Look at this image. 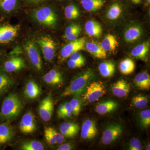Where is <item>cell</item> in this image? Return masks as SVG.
Returning a JSON list of instances; mask_svg holds the SVG:
<instances>
[{
	"mask_svg": "<svg viewBox=\"0 0 150 150\" xmlns=\"http://www.w3.org/2000/svg\"><path fill=\"white\" fill-rule=\"evenodd\" d=\"M22 108L20 98L16 94H9L3 101L0 115L3 119L12 120L19 115Z\"/></svg>",
	"mask_w": 150,
	"mask_h": 150,
	"instance_id": "obj_1",
	"label": "cell"
},
{
	"mask_svg": "<svg viewBox=\"0 0 150 150\" xmlns=\"http://www.w3.org/2000/svg\"><path fill=\"white\" fill-rule=\"evenodd\" d=\"M95 77V74L90 69L85 70L77 76L66 88L61 97H67L76 94L81 91Z\"/></svg>",
	"mask_w": 150,
	"mask_h": 150,
	"instance_id": "obj_2",
	"label": "cell"
},
{
	"mask_svg": "<svg viewBox=\"0 0 150 150\" xmlns=\"http://www.w3.org/2000/svg\"><path fill=\"white\" fill-rule=\"evenodd\" d=\"M38 23L48 27H54L57 22V16L54 10L48 6L37 9L33 14Z\"/></svg>",
	"mask_w": 150,
	"mask_h": 150,
	"instance_id": "obj_3",
	"label": "cell"
},
{
	"mask_svg": "<svg viewBox=\"0 0 150 150\" xmlns=\"http://www.w3.org/2000/svg\"><path fill=\"white\" fill-rule=\"evenodd\" d=\"M106 93V89L101 81L93 82L87 86L85 93L83 94L84 101L87 103L98 100Z\"/></svg>",
	"mask_w": 150,
	"mask_h": 150,
	"instance_id": "obj_4",
	"label": "cell"
},
{
	"mask_svg": "<svg viewBox=\"0 0 150 150\" xmlns=\"http://www.w3.org/2000/svg\"><path fill=\"white\" fill-rule=\"evenodd\" d=\"M24 49L30 62L37 71L43 68V62L40 51L36 43L32 40L27 41L24 45Z\"/></svg>",
	"mask_w": 150,
	"mask_h": 150,
	"instance_id": "obj_5",
	"label": "cell"
},
{
	"mask_svg": "<svg viewBox=\"0 0 150 150\" xmlns=\"http://www.w3.org/2000/svg\"><path fill=\"white\" fill-rule=\"evenodd\" d=\"M37 43L45 60L48 62L52 61L56 52V44L54 40L49 36H43L38 39Z\"/></svg>",
	"mask_w": 150,
	"mask_h": 150,
	"instance_id": "obj_6",
	"label": "cell"
},
{
	"mask_svg": "<svg viewBox=\"0 0 150 150\" xmlns=\"http://www.w3.org/2000/svg\"><path fill=\"white\" fill-rule=\"evenodd\" d=\"M86 39L82 37L72 40L64 46L60 52V60L64 61L69 57L71 54L86 49Z\"/></svg>",
	"mask_w": 150,
	"mask_h": 150,
	"instance_id": "obj_7",
	"label": "cell"
},
{
	"mask_svg": "<svg viewBox=\"0 0 150 150\" xmlns=\"http://www.w3.org/2000/svg\"><path fill=\"white\" fill-rule=\"evenodd\" d=\"M123 128L118 124H111L103 132L102 137L103 144H109L118 139L122 134Z\"/></svg>",
	"mask_w": 150,
	"mask_h": 150,
	"instance_id": "obj_8",
	"label": "cell"
},
{
	"mask_svg": "<svg viewBox=\"0 0 150 150\" xmlns=\"http://www.w3.org/2000/svg\"><path fill=\"white\" fill-rule=\"evenodd\" d=\"M54 108V101L51 96H48L42 100L38 107V113L43 121H50L53 115Z\"/></svg>",
	"mask_w": 150,
	"mask_h": 150,
	"instance_id": "obj_9",
	"label": "cell"
},
{
	"mask_svg": "<svg viewBox=\"0 0 150 150\" xmlns=\"http://www.w3.org/2000/svg\"><path fill=\"white\" fill-rule=\"evenodd\" d=\"M20 28L18 25L0 26V44H5L13 40L18 35Z\"/></svg>",
	"mask_w": 150,
	"mask_h": 150,
	"instance_id": "obj_10",
	"label": "cell"
},
{
	"mask_svg": "<svg viewBox=\"0 0 150 150\" xmlns=\"http://www.w3.org/2000/svg\"><path fill=\"white\" fill-rule=\"evenodd\" d=\"M19 129L25 134H32L36 129L35 117L31 111L26 112L23 116L19 123Z\"/></svg>",
	"mask_w": 150,
	"mask_h": 150,
	"instance_id": "obj_11",
	"label": "cell"
},
{
	"mask_svg": "<svg viewBox=\"0 0 150 150\" xmlns=\"http://www.w3.org/2000/svg\"><path fill=\"white\" fill-rule=\"evenodd\" d=\"M98 133L96 124L94 121L87 119L82 126L81 136L84 139H91L96 136Z\"/></svg>",
	"mask_w": 150,
	"mask_h": 150,
	"instance_id": "obj_12",
	"label": "cell"
},
{
	"mask_svg": "<svg viewBox=\"0 0 150 150\" xmlns=\"http://www.w3.org/2000/svg\"><path fill=\"white\" fill-rule=\"evenodd\" d=\"M25 66L24 60L21 57H13L5 62L4 69L7 72L17 71L22 69Z\"/></svg>",
	"mask_w": 150,
	"mask_h": 150,
	"instance_id": "obj_13",
	"label": "cell"
},
{
	"mask_svg": "<svg viewBox=\"0 0 150 150\" xmlns=\"http://www.w3.org/2000/svg\"><path fill=\"white\" fill-rule=\"evenodd\" d=\"M111 90L115 96L123 97L130 92V86L125 80L121 79L112 85Z\"/></svg>",
	"mask_w": 150,
	"mask_h": 150,
	"instance_id": "obj_14",
	"label": "cell"
},
{
	"mask_svg": "<svg viewBox=\"0 0 150 150\" xmlns=\"http://www.w3.org/2000/svg\"><path fill=\"white\" fill-rule=\"evenodd\" d=\"M86 49L95 58L98 59H104L106 58V52L101 45L96 42H86Z\"/></svg>",
	"mask_w": 150,
	"mask_h": 150,
	"instance_id": "obj_15",
	"label": "cell"
},
{
	"mask_svg": "<svg viewBox=\"0 0 150 150\" xmlns=\"http://www.w3.org/2000/svg\"><path fill=\"white\" fill-rule=\"evenodd\" d=\"M41 92L40 87L34 81H30L25 85L24 93L25 96L28 99H35L37 98Z\"/></svg>",
	"mask_w": 150,
	"mask_h": 150,
	"instance_id": "obj_16",
	"label": "cell"
},
{
	"mask_svg": "<svg viewBox=\"0 0 150 150\" xmlns=\"http://www.w3.org/2000/svg\"><path fill=\"white\" fill-rule=\"evenodd\" d=\"M80 127L78 124L74 123L64 122L60 126L61 134L67 138H73L77 134Z\"/></svg>",
	"mask_w": 150,
	"mask_h": 150,
	"instance_id": "obj_17",
	"label": "cell"
},
{
	"mask_svg": "<svg viewBox=\"0 0 150 150\" xmlns=\"http://www.w3.org/2000/svg\"><path fill=\"white\" fill-rule=\"evenodd\" d=\"M43 79L46 83L50 85H58L62 83L64 81L61 73L54 69L46 73L43 76Z\"/></svg>",
	"mask_w": 150,
	"mask_h": 150,
	"instance_id": "obj_18",
	"label": "cell"
},
{
	"mask_svg": "<svg viewBox=\"0 0 150 150\" xmlns=\"http://www.w3.org/2000/svg\"><path fill=\"white\" fill-rule=\"evenodd\" d=\"M149 48V42H144L133 48L131 51V55L137 59L146 61Z\"/></svg>",
	"mask_w": 150,
	"mask_h": 150,
	"instance_id": "obj_19",
	"label": "cell"
},
{
	"mask_svg": "<svg viewBox=\"0 0 150 150\" xmlns=\"http://www.w3.org/2000/svg\"><path fill=\"white\" fill-rule=\"evenodd\" d=\"M84 28L86 33L89 36L97 38L101 36L103 32L102 26L97 21H89L86 23Z\"/></svg>",
	"mask_w": 150,
	"mask_h": 150,
	"instance_id": "obj_20",
	"label": "cell"
},
{
	"mask_svg": "<svg viewBox=\"0 0 150 150\" xmlns=\"http://www.w3.org/2000/svg\"><path fill=\"white\" fill-rule=\"evenodd\" d=\"M84 9L88 12H95L102 8L106 4V0H80Z\"/></svg>",
	"mask_w": 150,
	"mask_h": 150,
	"instance_id": "obj_21",
	"label": "cell"
},
{
	"mask_svg": "<svg viewBox=\"0 0 150 150\" xmlns=\"http://www.w3.org/2000/svg\"><path fill=\"white\" fill-rule=\"evenodd\" d=\"M142 28L138 25H133L126 30L124 33L125 41L128 43H132L139 39L142 35Z\"/></svg>",
	"mask_w": 150,
	"mask_h": 150,
	"instance_id": "obj_22",
	"label": "cell"
},
{
	"mask_svg": "<svg viewBox=\"0 0 150 150\" xmlns=\"http://www.w3.org/2000/svg\"><path fill=\"white\" fill-rule=\"evenodd\" d=\"M134 83L140 89L149 90L150 88V75L146 72L139 73L134 78Z\"/></svg>",
	"mask_w": 150,
	"mask_h": 150,
	"instance_id": "obj_23",
	"label": "cell"
},
{
	"mask_svg": "<svg viewBox=\"0 0 150 150\" xmlns=\"http://www.w3.org/2000/svg\"><path fill=\"white\" fill-rule=\"evenodd\" d=\"M123 7L121 3L116 1L110 4L106 12V17L110 20L118 19L123 12Z\"/></svg>",
	"mask_w": 150,
	"mask_h": 150,
	"instance_id": "obj_24",
	"label": "cell"
},
{
	"mask_svg": "<svg viewBox=\"0 0 150 150\" xmlns=\"http://www.w3.org/2000/svg\"><path fill=\"white\" fill-rule=\"evenodd\" d=\"M13 136V131L8 123L0 124V144L9 142Z\"/></svg>",
	"mask_w": 150,
	"mask_h": 150,
	"instance_id": "obj_25",
	"label": "cell"
},
{
	"mask_svg": "<svg viewBox=\"0 0 150 150\" xmlns=\"http://www.w3.org/2000/svg\"><path fill=\"white\" fill-rule=\"evenodd\" d=\"M101 46L105 51H113L119 46V43L114 35L108 34L105 37Z\"/></svg>",
	"mask_w": 150,
	"mask_h": 150,
	"instance_id": "obj_26",
	"label": "cell"
},
{
	"mask_svg": "<svg viewBox=\"0 0 150 150\" xmlns=\"http://www.w3.org/2000/svg\"><path fill=\"white\" fill-rule=\"evenodd\" d=\"M118 104L113 100H107L97 105L96 110L100 114H105L113 111L117 108Z\"/></svg>",
	"mask_w": 150,
	"mask_h": 150,
	"instance_id": "obj_27",
	"label": "cell"
},
{
	"mask_svg": "<svg viewBox=\"0 0 150 150\" xmlns=\"http://www.w3.org/2000/svg\"><path fill=\"white\" fill-rule=\"evenodd\" d=\"M98 69L103 76L106 78L110 77L114 74L115 72V64L110 61L102 62L99 65Z\"/></svg>",
	"mask_w": 150,
	"mask_h": 150,
	"instance_id": "obj_28",
	"label": "cell"
},
{
	"mask_svg": "<svg viewBox=\"0 0 150 150\" xmlns=\"http://www.w3.org/2000/svg\"><path fill=\"white\" fill-rule=\"evenodd\" d=\"M135 64L132 59L127 58L120 63L119 69L121 74L123 75L130 74L134 71L135 69Z\"/></svg>",
	"mask_w": 150,
	"mask_h": 150,
	"instance_id": "obj_29",
	"label": "cell"
},
{
	"mask_svg": "<svg viewBox=\"0 0 150 150\" xmlns=\"http://www.w3.org/2000/svg\"><path fill=\"white\" fill-rule=\"evenodd\" d=\"M20 149L22 150H43L45 149L41 142L36 140H30L23 142L20 146Z\"/></svg>",
	"mask_w": 150,
	"mask_h": 150,
	"instance_id": "obj_30",
	"label": "cell"
},
{
	"mask_svg": "<svg viewBox=\"0 0 150 150\" xmlns=\"http://www.w3.org/2000/svg\"><path fill=\"white\" fill-rule=\"evenodd\" d=\"M80 13L79 8L75 4H70L65 8V16L68 19H76L79 17Z\"/></svg>",
	"mask_w": 150,
	"mask_h": 150,
	"instance_id": "obj_31",
	"label": "cell"
},
{
	"mask_svg": "<svg viewBox=\"0 0 150 150\" xmlns=\"http://www.w3.org/2000/svg\"><path fill=\"white\" fill-rule=\"evenodd\" d=\"M13 84V81L9 76L0 74V93L7 91Z\"/></svg>",
	"mask_w": 150,
	"mask_h": 150,
	"instance_id": "obj_32",
	"label": "cell"
},
{
	"mask_svg": "<svg viewBox=\"0 0 150 150\" xmlns=\"http://www.w3.org/2000/svg\"><path fill=\"white\" fill-rule=\"evenodd\" d=\"M17 0H0V8L7 13L11 12L16 8Z\"/></svg>",
	"mask_w": 150,
	"mask_h": 150,
	"instance_id": "obj_33",
	"label": "cell"
},
{
	"mask_svg": "<svg viewBox=\"0 0 150 150\" xmlns=\"http://www.w3.org/2000/svg\"><path fill=\"white\" fill-rule=\"evenodd\" d=\"M132 103L137 108L143 109L147 105L148 100L146 97L143 96L138 95L133 98Z\"/></svg>",
	"mask_w": 150,
	"mask_h": 150,
	"instance_id": "obj_34",
	"label": "cell"
},
{
	"mask_svg": "<svg viewBox=\"0 0 150 150\" xmlns=\"http://www.w3.org/2000/svg\"><path fill=\"white\" fill-rule=\"evenodd\" d=\"M140 123L144 128H147L150 125V109L142 110L140 113Z\"/></svg>",
	"mask_w": 150,
	"mask_h": 150,
	"instance_id": "obj_35",
	"label": "cell"
},
{
	"mask_svg": "<svg viewBox=\"0 0 150 150\" xmlns=\"http://www.w3.org/2000/svg\"><path fill=\"white\" fill-rule=\"evenodd\" d=\"M64 108L63 110L60 112H57V115L60 118H70L73 114L69 102L65 103H64Z\"/></svg>",
	"mask_w": 150,
	"mask_h": 150,
	"instance_id": "obj_36",
	"label": "cell"
},
{
	"mask_svg": "<svg viewBox=\"0 0 150 150\" xmlns=\"http://www.w3.org/2000/svg\"><path fill=\"white\" fill-rule=\"evenodd\" d=\"M73 115L77 116L79 114L81 110V103L79 99L74 98L69 102Z\"/></svg>",
	"mask_w": 150,
	"mask_h": 150,
	"instance_id": "obj_37",
	"label": "cell"
},
{
	"mask_svg": "<svg viewBox=\"0 0 150 150\" xmlns=\"http://www.w3.org/2000/svg\"><path fill=\"white\" fill-rule=\"evenodd\" d=\"M51 130L53 138L56 142V144H61L64 142V137L62 134L59 133L54 128L51 127Z\"/></svg>",
	"mask_w": 150,
	"mask_h": 150,
	"instance_id": "obj_38",
	"label": "cell"
},
{
	"mask_svg": "<svg viewBox=\"0 0 150 150\" xmlns=\"http://www.w3.org/2000/svg\"><path fill=\"white\" fill-rule=\"evenodd\" d=\"M142 144L139 140L136 138H133L131 139L129 144V150H140L142 149Z\"/></svg>",
	"mask_w": 150,
	"mask_h": 150,
	"instance_id": "obj_39",
	"label": "cell"
},
{
	"mask_svg": "<svg viewBox=\"0 0 150 150\" xmlns=\"http://www.w3.org/2000/svg\"><path fill=\"white\" fill-rule=\"evenodd\" d=\"M70 59L74 60L75 62L79 63L83 66H84L85 64V59L83 56L81 54V53L79 52H76L71 54L69 56Z\"/></svg>",
	"mask_w": 150,
	"mask_h": 150,
	"instance_id": "obj_40",
	"label": "cell"
},
{
	"mask_svg": "<svg viewBox=\"0 0 150 150\" xmlns=\"http://www.w3.org/2000/svg\"><path fill=\"white\" fill-rule=\"evenodd\" d=\"M44 136L46 141L49 144H56V142L53 138L51 130V127H46L44 129Z\"/></svg>",
	"mask_w": 150,
	"mask_h": 150,
	"instance_id": "obj_41",
	"label": "cell"
},
{
	"mask_svg": "<svg viewBox=\"0 0 150 150\" xmlns=\"http://www.w3.org/2000/svg\"><path fill=\"white\" fill-rule=\"evenodd\" d=\"M81 31L80 25H79L71 24L69 25L65 30L64 35H68L76 31Z\"/></svg>",
	"mask_w": 150,
	"mask_h": 150,
	"instance_id": "obj_42",
	"label": "cell"
},
{
	"mask_svg": "<svg viewBox=\"0 0 150 150\" xmlns=\"http://www.w3.org/2000/svg\"><path fill=\"white\" fill-rule=\"evenodd\" d=\"M81 32V31H76V32L72 33L68 35H64V38L67 40L72 41L77 38L78 36L80 34Z\"/></svg>",
	"mask_w": 150,
	"mask_h": 150,
	"instance_id": "obj_43",
	"label": "cell"
},
{
	"mask_svg": "<svg viewBox=\"0 0 150 150\" xmlns=\"http://www.w3.org/2000/svg\"><path fill=\"white\" fill-rule=\"evenodd\" d=\"M74 148V145L71 143L62 144L57 148L58 150H71Z\"/></svg>",
	"mask_w": 150,
	"mask_h": 150,
	"instance_id": "obj_44",
	"label": "cell"
},
{
	"mask_svg": "<svg viewBox=\"0 0 150 150\" xmlns=\"http://www.w3.org/2000/svg\"><path fill=\"white\" fill-rule=\"evenodd\" d=\"M67 65H68V67L69 68H71V69H77V68H80L81 67H83V65L79 63H78V62H75L74 60H71L70 59L69 60L67 63Z\"/></svg>",
	"mask_w": 150,
	"mask_h": 150,
	"instance_id": "obj_45",
	"label": "cell"
},
{
	"mask_svg": "<svg viewBox=\"0 0 150 150\" xmlns=\"http://www.w3.org/2000/svg\"><path fill=\"white\" fill-rule=\"evenodd\" d=\"M45 0H26L27 3L29 4H38L44 1Z\"/></svg>",
	"mask_w": 150,
	"mask_h": 150,
	"instance_id": "obj_46",
	"label": "cell"
},
{
	"mask_svg": "<svg viewBox=\"0 0 150 150\" xmlns=\"http://www.w3.org/2000/svg\"><path fill=\"white\" fill-rule=\"evenodd\" d=\"M134 5H139L143 3V0H129Z\"/></svg>",
	"mask_w": 150,
	"mask_h": 150,
	"instance_id": "obj_47",
	"label": "cell"
},
{
	"mask_svg": "<svg viewBox=\"0 0 150 150\" xmlns=\"http://www.w3.org/2000/svg\"><path fill=\"white\" fill-rule=\"evenodd\" d=\"M144 6L145 7H149L150 5V0H143Z\"/></svg>",
	"mask_w": 150,
	"mask_h": 150,
	"instance_id": "obj_48",
	"label": "cell"
},
{
	"mask_svg": "<svg viewBox=\"0 0 150 150\" xmlns=\"http://www.w3.org/2000/svg\"><path fill=\"white\" fill-rule=\"evenodd\" d=\"M150 144H149L148 145V146H147V149H146L147 150H150Z\"/></svg>",
	"mask_w": 150,
	"mask_h": 150,
	"instance_id": "obj_49",
	"label": "cell"
},
{
	"mask_svg": "<svg viewBox=\"0 0 150 150\" xmlns=\"http://www.w3.org/2000/svg\"><path fill=\"white\" fill-rule=\"evenodd\" d=\"M2 54V52H1V51H0V57H1V56Z\"/></svg>",
	"mask_w": 150,
	"mask_h": 150,
	"instance_id": "obj_50",
	"label": "cell"
},
{
	"mask_svg": "<svg viewBox=\"0 0 150 150\" xmlns=\"http://www.w3.org/2000/svg\"><path fill=\"white\" fill-rule=\"evenodd\" d=\"M59 1H62V0H59Z\"/></svg>",
	"mask_w": 150,
	"mask_h": 150,
	"instance_id": "obj_51",
	"label": "cell"
}]
</instances>
